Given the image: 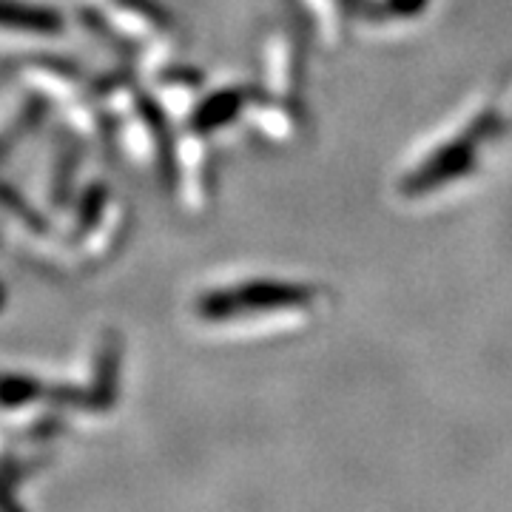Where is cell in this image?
Wrapping results in <instances>:
<instances>
[{"instance_id": "cell-2", "label": "cell", "mask_w": 512, "mask_h": 512, "mask_svg": "<svg viewBox=\"0 0 512 512\" xmlns=\"http://www.w3.org/2000/svg\"><path fill=\"white\" fill-rule=\"evenodd\" d=\"M66 26L55 6L32 0H0V29L32 32V35H60Z\"/></svg>"}, {"instance_id": "cell-7", "label": "cell", "mask_w": 512, "mask_h": 512, "mask_svg": "<svg viewBox=\"0 0 512 512\" xmlns=\"http://www.w3.org/2000/svg\"><path fill=\"white\" fill-rule=\"evenodd\" d=\"M390 3H393V9H396L399 15H416V12L424 9L427 0H390Z\"/></svg>"}, {"instance_id": "cell-5", "label": "cell", "mask_w": 512, "mask_h": 512, "mask_svg": "<svg viewBox=\"0 0 512 512\" xmlns=\"http://www.w3.org/2000/svg\"><path fill=\"white\" fill-rule=\"evenodd\" d=\"M72 180H74V154L63 151V157H60V163H57L55 185H52L57 202H66L69 197H72Z\"/></svg>"}, {"instance_id": "cell-3", "label": "cell", "mask_w": 512, "mask_h": 512, "mask_svg": "<svg viewBox=\"0 0 512 512\" xmlns=\"http://www.w3.org/2000/svg\"><path fill=\"white\" fill-rule=\"evenodd\" d=\"M242 103H245V92H239V89L217 92L214 97H208L200 109L194 111V128L197 131H214V128L225 126L228 120L237 117Z\"/></svg>"}, {"instance_id": "cell-4", "label": "cell", "mask_w": 512, "mask_h": 512, "mask_svg": "<svg viewBox=\"0 0 512 512\" xmlns=\"http://www.w3.org/2000/svg\"><path fill=\"white\" fill-rule=\"evenodd\" d=\"M109 200V191H106V185L94 183L86 194H83V200H80V208H77V222H80V228H92L94 222L100 220V211H103V205Z\"/></svg>"}, {"instance_id": "cell-1", "label": "cell", "mask_w": 512, "mask_h": 512, "mask_svg": "<svg viewBox=\"0 0 512 512\" xmlns=\"http://www.w3.org/2000/svg\"><path fill=\"white\" fill-rule=\"evenodd\" d=\"M316 296L319 293L313 288H299L288 282H248L234 291H211L200 296L197 313L208 322H225V319L259 316V313H291L311 308Z\"/></svg>"}, {"instance_id": "cell-6", "label": "cell", "mask_w": 512, "mask_h": 512, "mask_svg": "<svg viewBox=\"0 0 512 512\" xmlns=\"http://www.w3.org/2000/svg\"><path fill=\"white\" fill-rule=\"evenodd\" d=\"M35 393V384L26 379H3L0 382V399L3 402H29V396Z\"/></svg>"}]
</instances>
